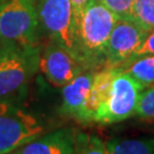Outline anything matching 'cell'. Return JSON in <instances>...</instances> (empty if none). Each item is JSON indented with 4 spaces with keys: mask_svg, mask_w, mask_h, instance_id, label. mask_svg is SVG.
Listing matches in <instances>:
<instances>
[{
    "mask_svg": "<svg viewBox=\"0 0 154 154\" xmlns=\"http://www.w3.org/2000/svg\"><path fill=\"white\" fill-rule=\"evenodd\" d=\"M38 15L53 41L75 55L74 20L70 0H39Z\"/></svg>",
    "mask_w": 154,
    "mask_h": 154,
    "instance_id": "7",
    "label": "cell"
},
{
    "mask_svg": "<svg viewBox=\"0 0 154 154\" xmlns=\"http://www.w3.org/2000/svg\"><path fill=\"white\" fill-rule=\"evenodd\" d=\"M11 49H13V47H9L6 41H4V40L0 39V61H1V60H2V58H4Z\"/></svg>",
    "mask_w": 154,
    "mask_h": 154,
    "instance_id": "20",
    "label": "cell"
},
{
    "mask_svg": "<svg viewBox=\"0 0 154 154\" xmlns=\"http://www.w3.org/2000/svg\"><path fill=\"white\" fill-rule=\"evenodd\" d=\"M144 87L128 73L118 67L109 93L95 116V123H118L135 114Z\"/></svg>",
    "mask_w": 154,
    "mask_h": 154,
    "instance_id": "2",
    "label": "cell"
},
{
    "mask_svg": "<svg viewBox=\"0 0 154 154\" xmlns=\"http://www.w3.org/2000/svg\"><path fill=\"white\" fill-rule=\"evenodd\" d=\"M143 55H154V31L149 33V35L146 37V39L144 40L142 46L135 53V55H134V57H132L131 60L136 58L138 56H143Z\"/></svg>",
    "mask_w": 154,
    "mask_h": 154,
    "instance_id": "18",
    "label": "cell"
},
{
    "mask_svg": "<svg viewBox=\"0 0 154 154\" xmlns=\"http://www.w3.org/2000/svg\"><path fill=\"white\" fill-rule=\"evenodd\" d=\"M107 154H154V138H128L105 142Z\"/></svg>",
    "mask_w": 154,
    "mask_h": 154,
    "instance_id": "12",
    "label": "cell"
},
{
    "mask_svg": "<svg viewBox=\"0 0 154 154\" xmlns=\"http://www.w3.org/2000/svg\"><path fill=\"white\" fill-rule=\"evenodd\" d=\"M73 154H107L105 142L95 135L78 132L75 149Z\"/></svg>",
    "mask_w": 154,
    "mask_h": 154,
    "instance_id": "15",
    "label": "cell"
},
{
    "mask_svg": "<svg viewBox=\"0 0 154 154\" xmlns=\"http://www.w3.org/2000/svg\"><path fill=\"white\" fill-rule=\"evenodd\" d=\"M135 114L145 120L154 121V87H149L142 91Z\"/></svg>",
    "mask_w": 154,
    "mask_h": 154,
    "instance_id": "16",
    "label": "cell"
},
{
    "mask_svg": "<svg viewBox=\"0 0 154 154\" xmlns=\"http://www.w3.org/2000/svg\"><path fill=\"white\" fill-rule=\"evenodd\" d=\"M116 71H118V67H105L104 70L95 72L88 103L86 106L83 125L95 122V116H96L97 110L100 104L104 102L105 97L109 93L111 82L116 75Z\"/></svg>",
    "mask_w": 154,
    "mask_h": 154,
    "instance_id": "11",
    "label": "cell"
},
{
    "mask_svg": "<svg viewBox=\"0 0 154 154\" xmlns=\"http://www.w3.org/2000/svg\"><path fill=\"white\" fill-rule=\"evenodd\" d=\"M95 0H70L72 6V11H73V20L74 24L80 20L83 11L87 9L89 5H91Z\"/></svg>",
    "mask_w": 154,
    "mask_h": 154,
    "instance_id": "19",
    "label": "cell"
},
{
    "mask_svg": "<svg viewBox=\"0 0 154 154\" xmlns=\"http://www.w3.org/2000/svg\"><path fill=\"white\" fill-rule=\"evenodd\" d=\"M39 67L47 80L55 87H64L81 72L87 70L71 50L55 41L47 46L40 56Z\"/></svg>",
    "mask_w": 154,
    "mask_h": 154,
    "instance_id": "8",
    "label": "cell"
},
{
    "mask_svg": "<svg viewBox=\"0 0 154 154\" xmlns=\"http://www.w3.org/2000/svg\"><path fill=\"white\" fill-rule=\"evenodd\" d=\"M130 20L146 32L154 31V0H135Z\"/></svg>",
    "mask_w": 154,
    "mask_h": 154,
    "instance_id": "14",
    "label": "cell"
},
{
    "mask_svg": "<svg viewBox=\"0 0 154 154\" xmlns=\"http://www.w3.org/2000/svg\"><path fill=\"white\" fill-rule=\"evenodd\" d=\"M77 135L72 128H62L34 138L9 154H73Z\"/></svg>",
    "mask_w": 154,
    "mask_h": 154,
    "instance_id": "10",
    "label": "cell"
},
{
    "mask_svg": "<svg viewBox=\"0 0 154 154\" xmlns=\"http://www.w3.org/2000/svg\"><path fill=\"white\" fill-rule=\"evenodd\" d=\"M38 119L8 102H0V154H9L44 134Z\"/></svg>",
    "mask_w": 154,
    "mask_h": 154,
    "instance_id": "4",
    "label": "cell"
},
{
    "mask_svg": "<svg viewBox=\"0 0 154 154\" xmlns=\"http://www.w3.org/2000/svg\"><path fill=\"white\" fill-rule=\"evenodd\" d=\"M39 55L32 47L13 49L0 61V102H7L29 82L39 66Z\"/></svg>",
    "mask_w": 154,
    "mask_h": 154,
    "instance_id": "5",
    "label": "cell"
},
{
    "mask_svg": "<svg viewBox=\"0 0 154 154\" xmlns=\"http://www.w3.org/2000/svg\"><path fill=\"white\" fill-rule=\"evenodd\" d=\"M149 35L130 18H118L106 47V67H121L131 60Z\"/></svg>",
    "mask_w": 154,
    "mask_h": 154,
    "instance_id": "6",
    "label": "cell"
},
{
    "mask_svg": "<svg viewBox=\"0 0 154 154\" xmlns=\"http://www.w3.org/2000/svg\"><path fill=\"white\" fill-rule=\"evenodd\" d=\"M119 18H130L135 0H98Z\"/></svg>",
    "mask_w": 154,
    "mask_h": 154,
    "instance_id": "17",
    "label": "cell"
},
{
    "mask_svg": "<svg viewBox=\"0 0 154 154\" xmlns=\"http://www.w3.org/2000/svg\"><path fill=\"white\" fill-rule=\"evenodd\" d=\"M144 88L154 85V55L138 56L120 67Z\"/></svg>",
    "mask_w": 154,
    "mask_h": 154,
    "instance_id": "13",
    "label": "cell"
},
{
    "mask_svg": "<svg viewBox=\"0 0 154 154\" xmlns=\"http://www.w3.org/2000/svg\"><path fill=\"white\" fill-rule=\"evenodd\" d=\"M38 11L33 0H7L0 7V39L30 48L37 39Z\"/></svg>",
    "mask_w": 154,
    "mask_h": 154,
    "instance_id": "3",
    "label": "cell"
},
{
    "mask_svg": "<svg viewBox=\"0 0 154 154\" xmlns=\"http://www.w3.org/2000/svg\"><path fill=\"white\" fill-rule=\"evenodd\" d=\"M94 75V70H86L63 87V99L60 109V112L63 116L73 118L83 123Z\"/></svg>",
    "mask_w": 154,
    "mask_h": 154,
    "instance_id": "9",
    "label": "cell"
},
{
    "mask_svg": "<svg viewBox=\"0 0 154 154\" xmlns=\"http://www.w3.org/2000/svg\"><path fill=\"white\" fill-rule=\"evenodd\" d=\"M119 17L95 0L74 24L75 56L87 70L105 63L106 47Z\"/></svg>",
    "mask_w": 154,
    "mask_h": 154,
    "instance_id": "1",
    "label": "cell"
},
{
    "mask_svg": "<svg viewBox=\"0 0 154 154\" xmlns=\"http://www.w3.org/2000/svg\"><path fill=\"white\" fill-rule=\"evenodd\" d=\"M6 1H7V0H0V7H1V6L4 5V4H5Z\"/></svg>",
    "mask_w": 154,
    "mask_h": 154,
    "instance_id": "21",
    "label": "cell"
}]
</instances>
